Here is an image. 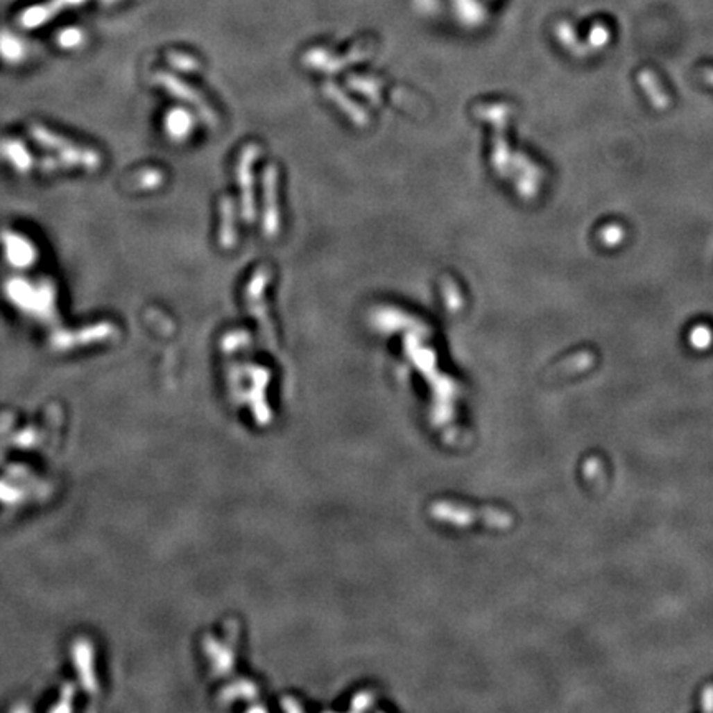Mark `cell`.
<instances>
[{
  "label": "cell",
  "mask_w": 713,
  "mask_h": 713,
  "mask_svg": "<svg viewBox=\"0 0 713 713\" xmlns=\"http://www.w3.org/2000/svg\"><path fill=\"white\" fill-rule=\"evenodd\" d=\"M83 2H85V0H50V2L43 3V6L33 7L25 12L20 19L22 25H25V27H35V25L43 24V22L55 17L60 10H63V8L78 6V3Z\"/></svg>",
  "instance_id": "obj_1"
}]
</instances>
